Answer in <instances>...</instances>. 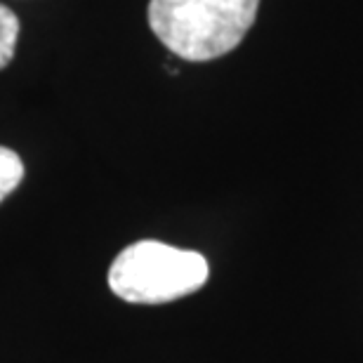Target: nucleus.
<instances>
[{
    "instance_id": "nucleus-1",
    "label": "nucleus",
    "mask_w": 363,
    "mask_h": 363,
    "mask_svg": "<svg viewBox=\"0 0 363 363\" xmlns=\"http://www.w3.org/2000/svg\"><path fill=\"white\" fill-rule=\"evenodd\" d=\"M259 0H149V26L172 55L213 62L241 45Z\"/></svg>"
},
{
    "instance_id": "nucleus-4",
    "label": "nucleus",
    "mask_w": 363,
    "mask_h": 363,
    "mask_svg": "<svg viewBox=\"0 0 363 363\" xmlns=\"http://www.w3.org/2000/svg\"><path fill=\"white\" fill-rule=\"evenodd\" d=\"M19 19L7 5H0V69H5L12 62L14 48L19 40Z\"/></svg>"
},
{
    "instance_id": "nucleus-2",
    "label": "nucleus",
    "mask_w": 363,
    "mask_h": 363,
    "mask_svg": "<svg viewBox=\"0 0 363 363\" xmlns=\"http://www.w3.org/2000/svg\"><path fill=\"white\" fill-rule=\"evenodd\" d=\"M208 259L161 241H137L121 250L108 269V288L133 304H165L206 286Z\"/></svg>"
},
{
    "instance_id": "nucleus-3",
    "label": "nucleus",
    "mask_w": 363,
    "mask_h": 363,
    "mask_svg": "<svg viewBox=\"0 0 363 363\" xmlns=\"http://www.w3.org/2000/svg\"><path fill=\"white\" fill-rule=\"evenodd\" d=\"M24 179V163L17 151L0 147V203L10 196Z\"/></svg>"
}]
</instances>
